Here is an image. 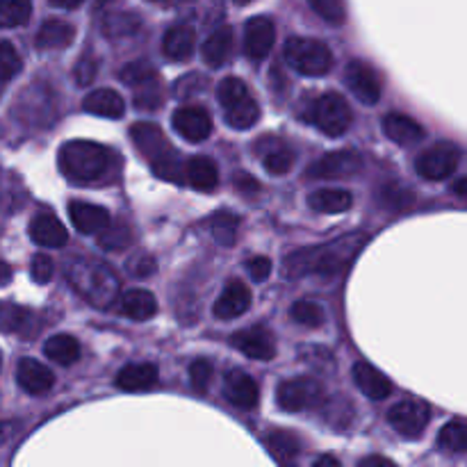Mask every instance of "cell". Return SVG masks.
I'll return each mask as SVG.
<instances>
[{
  "label": "cell",
  "instance_id": "25",
  "mask_svg": "<svg viewBox=\"0 0 467 467\" xmlns=\"http://www.w3.org/2000/svg\"><path fill=\"white\" fill-rule=\"evenodd\" d=\"M73 39H76V27L71 23L62 18H48L41 23L35 44L39 50H64L73 44Z\"/></svg>",
  "mask_w": 467,
  "mask_h": 467
},
{
  "label": "cell",
  "instance_id": "10",
  "mask_svg": "<svg viewBox=\"0 0 467 467\" xmlns=\"http://www.w3.org/2000/svg\"><path fill=\"white\" fill-rule=\"evenodd\" d=\"M429 420H431V410L424 401L420 400H404L400 404H395L388 413V422L392 424L397 433L401 438H409V441H418L420 436L427 429Z\"/></svg>",
  "mask_w": 467,
  "mask_h": 467
},
{
  "label": "cell",
  "instance_id": "8",
  "mask_svg": "<svg viewBox=\"0 0 467 467\" xmlns=\"http://www.w3.org/2000/svg\"><path fill=\"white\" fill-rule=\"evenodd\" d=\"M276 401L283 410L299 413V410L319 409L327 401V392H324L319 381L310 377H301L281 383L276 390Z\"/></svg>",
  "mask_w": 467,
  "mask_h": 467
},
{
  "label": "cell",
  "instance_id": "52",
  "mask_svg": "<svg viewBox=\"0 0 467 467\" xmlns=\"http://www.w3.org/2000/svg\"><path fill=\"white\" fill-rule=\"evenodd\" d=\"M82 3H85V0H50V5L59 9H76L80 7Z\"/></svg>",
  "mask_w": 467,
  "mask_h": 467
},
{
  "label": "cell",
  "instance_id": "15",
  "mask_svg": "<svg viewBox=\"0 0 467 467\" xmlns=\"http://www.w3.org/2000/svg\"><path fill=\"white\" fill-rule=\"evenodd\" d=\"M173 128L190 144H201L213 135V119L203 108H181L173 112Z\"/></svg>",
  "mask_w": 467,
  "mask_h": 467
},
{
  "label": "cell",
  "instance_id": "3",
  "mask_svg": "<svg viewBox=\"0 0 467 467\" xmlns=\"http://www.w3.org/2000/svg\"><path fill=\"white\" fill-rule=\"evenodd\" d=\"M68 283L73 290L89 301L96 308H108L117 301L121 283H119L117 272L109 265L100 263L96 258H78L68 265L67 269Z\"/></svg>",
  "mask_w": 467,
  "mask_h": 467
},
{
  "label": "cell",
  "instance_id": "19",
  "mask_svg": "<svg viewBox=\"0 0 467 467\" xmlns=\"http://www.w3.org/2000/svg\"><path fill=\"white\" fill-rule=\"evenodd\" d=\"M251 308V290L242 281H231L223 287L222 296L214 304V317L219 319H235L242 317Z\"/></svg>",
  "mask_w": 467,
  "mask_h": 467
},
{
  "label": "cell",
  "instance_id": "17",
  "mask_svg": "<svg viewBox=\"0 0 467 467\" xmlns=\"http://www.w3.org/2000/svg\"><path fill=\"white\" fill-rule=\"evenodd\" d=\"M68 217H71L76 231H80L82 235H99L112 222L108 210L94 203H85V201H71L68 203Z\"/></svg>",
  "mask_w": 467,
  "mask_h": 467
},
{
  "label": "cell",
  "instance_id": "39",
  "mask_svg": "<svg viewBox=\"0 0 467 467\" xmlns=\"http://www.w3.org/2000/svg\"><path fill=\"white\" fill-rule=\"evenodd\" d=\"M32 322V313L26 308H16V306H7L0 308V328L7 333H18V336H30L27 327Z\"/></svg>",
  "mask_w": 467,
  "mask_h": 467
},
{
  "label": "cell",
  "instance_id": "50",
  "mask_svg": "<svg viewBox=\"0 0 467 467\" xmlns=\"http://www.w3.org/2000/svg\"><path fill=\"white\" fill-rule=\"evenodd\" d=\"M14 431H16L14 422H0V445H5L14 436Z\"/></svg>",
  "mask_w": 467,
  "mask_h": 467
},
{
  "label": "cell",
  "instance_id": "11",
  "mask_svg": "<svg viewBox=\"0 0 467 467\" xmlns=\"http://www.w3.org/2000/svg\"><path fill=\"white\" fill-rule=\"evenodd\" d=\"M347 85L354 91L356 99L365 105H377L383 96V80L372 64L363 59H351L347 67Z\"/></svg>",
  "mask_w": 467,
  "mask_h": 467
},
{
  "label": "cell",
  "instance_id": "33",
  "mask_svg": "<svg viewBox=\"0 0 467 467\" xmlns=\"http://www.w3.org/2000/svg\"><path fill=\"white\" fill-rule=\"evenodd\" d=\"M44 354L57 365H73L80 360V345H78V340L73 336L59 333V336H53L50 340H46Z\"/></svg>",
  "mask_w": 467,
  "mask_h": 467
},
{
  "label": "cell",
  "instance_id": "49",
  "mask_svg": "<svg viewBox=\"0 0 467 467\" xmlns=\"http://www.w3.org/2000/svg\"><path fill=\"white\" fill-rule=\"evenodd\" d=\"M233 185H235L237 190H240L242 194H244V196L255 194V192L260 190L258 181H255L254 176H249V173H246V171H240V173H237V176L233 178Z\"/></svg>",
  "mask_w": 467,
  "mask_h": 467
},
{
  "label": "cell",
  "instance_id": "37",
  "mask_svg": "<svg viewBox=\"0 0 467 467\" xmlns=\"http://www.w3.org/2000/svg\"><path fill=\"white\" fill-rule=\"evenodd\" d=\"M30 16L32 0H0V27H21Z\"/></svg>",
  "mask_w": 467,
  "mask_h": 467
},
{
  "label": "cell",
  "instance_id": "48",
  "mask_svg": "<svg viewBox=\"0 0 467 467\" xmlns=\"http://www.w3.org/2000/svg\"><path fill=\"white\" fill-rule=\"evenodd\" d=\"M246 272L254 278V283L267 281L269 274H272V260L265 258V255H254L251 260H246Z\"/></svg>",
  "mask_w": 467,
  "mask_h": 467
},
{
  "label": "cell",
  "instance_id": "34",
  "mask_svg": "<svg viewBox=\"0 0 467 467\" xmlns=\"http://www.w3.org/2000/svg\"><path fill=\"white\" fill-rule=\"evenodd\" d=\"M99 246L105 251H123L132 244L135 235H132V228L126 222H109L108 228L99 233Z\"/></svg>",
  "mask_w": 467,
  "mask_h": 467
},
{
  "label": "cell",
  "instance_id": "28",
  "mask_svg": "<svg viewBox=\"0 0 467 467\" xmlns=\"http://www.w3.org/2000/svg\"><path fill=\"white\" fill-rule=\"evenodd\" d=\"M185 181L199 192H213L219 185V169L205 155L190 158L185 164Z\"/></svg>",
  "mask_w": 467,
  "mask_h": 467
},
{
  "label": "cell",
  "instance_id": "7",
  "mask_svg": "<svg viewBox=\"0 0 467 467\" xmlns=\"http://www.w3.org/2000/svg\"><path fill=\"white\" fill-rule=\"evenodd\" d=\"M119 78L132 87L137 109L153 112V109L160 108V103H162V82H160L158 71L149 62L126 64L119 71Z\"/></svg>",
  "mask_w": 467,
  "mask_h": 467
},
{
  "label": "cell",
  "instance_id": "22",
  "mask_svg": "<svg viewBox=\"0 0 467 467\" xmlns=\"http://www.w3.org/2000/svg\"><path fill=\"white\" fill-rule=\"evenodd\" d=\"M196 50V32L192 26H173L169 27L167 35L162 39V53L164 57L171 59V62H185L194 55Z\"/></svg>",
  "mask_w": 467,
  "mask_h": 467
},
{
  "label": "cell",
  "instance_id": "18",
  "mask_svg": "<svg viewBox=\"0 0 467 467\" xmlns=\"http://www.w3.org/2000/svg\"><path fill=\"white\" fill-rule=\"evenodd\" d=\"M260 160H263V167L267 169L272 176H285L290 173V169L295 167V153H292L290 146L283 144L276 137H263L255 146Z\"/></svg>",
  "mask_w": 467,
  "mask_h": 467
},
{
  "label": "cell",
  "instance_id": "4",
  "mask_svg": "<svg viewBox=\"0 0 467 467\" xmlns=\"http://www.w3.org/2000/svg\"><path fill=\"white\" fill-rule=\"evenodd\" d=\"M130 137L137 150L150 164L155 176L164 178L169 182H181L185 178V167L181 162V155H178V150L173 149L171 141L167 140V135L158 126L144 121L135 123L130 128Z\"/></svg>",
  "mask_w": 467,
  "mask_h": 467
},
{
  "label": "cell",
  "instance_id": "46",
  "mask_svg": "<svg viewBox=\"0 0 467 467\" xmlns=\"http://www.w3.org/2000/svg\"><path fill=\"white\" fill-rule=\"evenodd\" d=\"M96 71H99V62H96L94 55H82L76 64V71H73L78 87H89L94 82Z\"/></svg>",
  "mask_w": 467,
  "mask_h": 467
},
{
  "label": "cell",
  "instance_id": "24",
  "mask_svg": "<svg viewBox=\"0 0 467 467\" xmlns=\"http://www.w3.org/2000/svg\"><path fill=\"white\" fill-rule=\"evenodd\" d=\"M354 383L360 392L369 397L374 401H381L386 397H390L392 392V383L390 379L386 377L383 372H379L374 365L369 363H356L354 365Z\"/></svg>",
  "mask_w": 467,
  "mask_h": 467
},
{
  "label": "cell",
  "instance_id": "44",
  "mask_svg": "<svg viewBox=\"0 0 467 467\" xmlns=\"http://www.w3.org/2000/svg\"><path fill=\"white\" fill-rule=\"evenodd\" d=\"M213 374H214V368H213V363H210V360H205V358L194 360V363H192V368H190L192 388H194V390H199V392H205V390H208L210 381H213Z\"/></svg>",
  "mask_w": 467,
  "mask_h": 467
},
{
  "label": "cell",
  "instance_id": "51",
  "mask_svg": "<svg viewBox=\"0 0 467 467\" xmlns=\"http://www.w3.org/2000/svg\"><path fill=\"white\" fill-rule=\"evenodd\" d=\"M360 465H395L390 459H386V456H365L363 461H360Z\"/></svg>",
  "mask_w": 467,
  "mask_h": 467
},
{
  "label": "cell",
  "instance_id": "47",
  "mask_svg": "<svg viewBox=\"0 0 467 467\" xmlns=\"http://www.w3.org/2000/svg\"><path fill=\"white\" fill-rule=\"evenodd\" d=\"M53 272H55V263L46 254H36L35 258H32L30 276H32V281H35V283H39V285H46V283L53 278Z\"/></svg>",
  "mask_w": 467,
  "mask_h": 467
},
{
  "label": "cell",
  "instance_id": "2",
  "mask_svg": "<svg viewBox=\"0 0 467 467\" xmlns=\"http://www.w3.org/2000/svg\"><path fill=\"white\" fill-rule=\"evenodd\" d=\"M114 153L103 144H96L89 140H73L59 149L57 164L73 185H94L105 181L112 173Z\"/></svg>",
  "mask_w": 467,
  "mask_h": 467
},
{
  "label": "cell",
  "instance_id": "20",
  "mask_svg": "<svg viewBox=\"0 0 467 467\" xmlns=\"http://www.w3.org/2000/svg\"><path fill=\"white\" fill-rule=\"evenodd\" d=\"M16 381L30 395H46L55 386V377L44 363L35 358H21L16 368Z\"/></svg>",
  "mask_w": 467,
  "mask_h": 467
},
{
  "label": "cell",
  "instance_id": "36",
  "mask_svg": "<svg viewBox=\"0 0 467 467\" xmlns=\"http://www.w3.org/2000/svg\"><path fill=\"white\" fill-rule=\"evenodd\" d=\"M438 447L445 454H467V424L450 422L438 433Z\"/></svg>",
  "mask_w": 467,
  "mask_h": 467
},
{
  "label": "cell",
  "instance_id": "40",
  "mask_svg": "<svg viewBox=\"0 0 467 467\" xmlns=\"http://www.w3.org/2000/svg\"><path fill=\"white\" fill-rule=\"evenodd\" d=\"M290 315L296 324H301V327L306 328H319L327 322V313H324L322 306L315 304V301H296V304L292 306Z\"/></svg>",
  "mask_w": 467,
  "mask_h": 467
},
{
  "label": "cell",
  "instance_id": "58",
  "mask_svg": "<svg viewBox=\"0 0 467 467\" xmlns=\"http://www.w3.org/2000/svg\"><path fill=\"white\" fill-rule=\"evenodd\" d=\"M150 3H164V0H150Z\"/></svg>",
  "mask_w": 467,
  "mask_h": 467
},
{
  "label": "cell",
  "instance_id": "45",
  "mask_svg": "<svg viewBox=\"0 0 467 467\" xmlns=\"http://www.w3.org/2000/svg\"><path fill=\"white\" fill-rule=\"evenodd\" d=\"M155 269H158L155 258L150 254H146V251H137V254H132L130 260H128V272L135 278L153 276Z\"/></svg>",
  "mask_w": 467,
  "mask_h": 467
},
{
  "label": "cell",
  "instance_id": "54",
  "mask_svg": "<svg viewBox=\"0 0 467 467\" xmlns=\"http://www.w3.org/2000/svg\"><path fill=\"white\" fill-rule=\"evenodd\" d=\"M451 190H454V194H459L461 199L467 201V178H461V181H456Z\"/></svg>",
  "mask_w": 467,
  "mask_h": 467
},
{
  "label": "cell",
  "instance_id": "57",
  "mask_svg": "<svg viewBox=\"0 0 467 467\" xmlns=\"http://www.w3.org/2000/svg\"><path fill=\"white\" fill-rule=\"evenodd\" d=\"M235 3H237V5H249L251 0H235Z\"/></svg>",
  "mask_w": 467,
  "mask_h": 467
},
{
  "label": "cell",
  "instance_id": "56",
  "mask_svg": "<svg viewBox=\"0 0 467 467\" xmlns=\"http://www.w3.org/2000/svg\"><path fill=\"white\" fill-rule=\"evenodd\" d=\"M5 85H7V82L0 80V99H3V94H5Z\"/></svg>",
  "mask_w": 467,
  "mask_h": 467
},
{
  "label": "cell",
  "instance_id": "23",
  "mask_svg": "<svg viewBox=\"0 0 467 467\" xmlns=\"http://www.w3.org/2000/svg\"><path fill=\"white\" fill-rule=\"evenodd\" d=\"M383 132L388 135V140H392L400 146H413L427 137L424 128L415 119L397 112H390L383 117Z\"/></svg>",
  "mask_w": 467,
  "mask_h": 467
},
{
  "label": "cell",
  "instance_id": "38",
  "mask_svg": "<svg viewBox=\"0 0 467 467\" xmlns=\"http://www.w3.org/2000/svg\"><path fill=\"white\" fill-rule=\"evenodd\" d=\"M210 228H213V237L217 244L233 246L237 240V228H240V219L231 213H217L210 219Z\"/></svg>",
  "mask_w": 467,
  "mask_h": 467
},
{
  "label": "cell",
  "instance_id": "12",
  "mask_svg": "<svg viewBox=\"0 0 467 467\" xmlns=\"http://www.w3.org/2000/svg\"><path fill=\"white\" fill-rule=\"evenodd\" d=\"M360 171H363V160L356 150H336L317 160L306 171V176L315 181H337V178H354Z\"/></svg>",
  "mask_w": 467,
  "mask_h": 467
},
{
  "label": "cell",
  "instance_id": "55",
  "mask_svg": "<svg viewBox=\"0 0 467 467\" xmlns=\"http://www.w3.org/2000/svg\"><path fill=\"white\" fill-rule=\"evenodd\" d=\"M315 465H340V461L333 459V456H319L317 461H315Z\"/></svg>",
  "mask_w": 467,
  "mask_h": 467
},
{
  "label": "cell",
  "instance_id": "31",
  "mask_svg": "<svg viewBox=\"0 0 467 467\" xmlns=\"http://www.w3.org/2000/svg\"><path fill=\"white\" fill-rule=\"evenodd\" d=\"M308 205L315 213L340 214L354 205V196L347 190H317L308 196Z\"/></svg>",
  "mask_w": 467,
  "mask_h": 467
},
{
  "label": "cell",
  "instance_id": "29",
  "mask_svg": "<svg viewBox=\"0 0 467 467\" xmlns=\"http://www.w3.org/2000/svg\"><path fill=\"white\" fill-rule=\"evenodd\" d=\"M203 59L208 67L213 68H219L223 67V64L231 59V53H233V30L228 26H222L217 27V30L213 32V35L205 39L203 44Z\"/></svg>",
  "mask_w": 467,
  "mask_h": 467
},
{
  "label": "cell",
  "instance_id": "59",
  "mask_svg": "<svg viewBox=\"0 0 467 467\" xmlns=\"http://www.w3.org/2000/svg\"><path fill=\"white\" fill-rule=\"evenodd\" d=\"M0 368H3V358H0Z\"/></svg>",
  "mask_w": 467,
  "mask_h": 467
},
{
  "label": "cell",
  "instance_id": "53",
  "mask_svg": "<svg viewBox=\"0 0 467 467\" xmlns=\"http://www.w3.org/2000/svg\"><path fill=\"white\" fill-rule=\"evenodd\" d=\"M9 281H12V267L0 260V285H7Z\"/></svg>",
  "mask_w": 467,
  "mask_h": 467
},
{
  "label": "cell",
  "instance_id": "43",
  "mask_svg": "<svg viewBox=\"0 0 467 467\" xmlns=\"http://www.w3.org/2000/svg\"><path fill=\"white\" fill-rule=\"evenodd\" d=\"M21 73V57L9 41H0V80L9 82Z\"/></svg>",
  "mask_w": 467,
  "mask_h": 467
},
{
  "label": "cell",
  "instance_id": "35",
  "mask_svg": "<svg viewBox=\"0 0 467 467\" xmlns=\"http://www.w3.org/2000/svg\"><path fill=\"white\" fill-rule=\"evenodd\" d=\"M265 442H267V450L272 451V456L278 461V463L295 461L296 454L301 451L299 438L290 431H272Z\"/></svg>",
  "mask_w": 467,
  "mask_h": 467
},
{
  "label": "cell",
  "instance_id": "27",
  "mask_svg": "<svg viewBox=\"0 0 467 467\" xmlns=\"http://www.w3.org/2000/svg\"><path fill=\"white\" fill-rule=\"evenodd\" d=\"M158 377L160 372L153 363H132L117 374V388L126 392L149 390L158 383Z\"/></svg>",
  "mask_w": 467,
  "mask_h": 467
},
{
  "label": "cell",
  "instance_id": "9",
  "mask_svg": "<svg viewBox=\"0 0 467 467\" xmlns=\"http://www.w3.org/2000/svg\"><path fill=\"white\" fill-rule=\"evenodd\" d=\"M461 162V150L450 141H441V144L429 146L422 150L415 162V171L424 178V181H445V178L454 176Z\"/></svg>",
  "mask_w": 467,
  "mask_h": 467
},
{
  "label": "cell",
  "instance_id": "21",
  "mask_svg": "<svg viewBox=\"0 0 467 467\" xmlns=\"http://www.w3.org/2000/svg\"><path fill=\"white\" fill-rule=\"evenodd\" d=\"M30 237L35 244L46 246V249H62L68 242L67 228H64L62 222L50 213H39L32 219Z\"/></svg>",
  "mask_w": 467,
  "mask_h": 467
},
{
  "label": "cell",
  "instance_id": "6",
  "mask_svg": "<svg viewBox=\"0 0 467 467\" xmlns=\"http://www.w3.org/2000/svg\"><path fill=\"white\" fill-rule=\"evenodd\" d=\"M310 123H313L317 130H322L328 137H340L354 123V112H351V105L342 99L340 94L331 91V94H324L315 100V105L308 112Z\"/></svg>",
  "mask_w": 467,
  "mask_h": 467
},
{
  "label": "cell",
  "instance_id": "30",
  "mask_svg": "<svg viewBox=\"0 0 467 467\" xmlns=\"http://www.w3.org/2000/svg\"><path fill=\"white\" fill-rule=\"evenodd\" d=\"M119 310L135 322H146L158 313V301L146 290H130L119 301Z\"/></svg>",
  "mask_w": 467,
  "mask_h": 467
},
{
  "label": "cell",
  "instance_id": "16",
  "mask_svg": "<svg viewBox=\"0 0 467 467\" xmlns=\"http://www.w3.org/2000/svg\"><path fill=\"white\" fill-rule=\"evenodd\" d=\"M223 395L237 409H254L260 400L258 383L254 381L251 374H246L244 369H231L223 379Z\"/></svg>",
  "mask_w": 467,
  "mask_h": 467
},
{
  "label": "cell",
  "instance_id": "1",
  "mask_svg": "<svg viewBox=\"0 0 467 467\" xmlns=\"http://www.w3.org/2000/svg\"><path fill=\"white\" fill-rule=\"evenodd\" d=\"M368 242L369 235H365V233H349V235L336 237V240L327 242V244L295 251V254L285 260V276H342Z\"/></svg>",
  "mask_w": 467,
  "mask_h": 467
},
{
  "label": "cell",
  "instance_id": "13",
  "mask_svg": "<svg viewBox=\"0 0 467 467\" xmlns=\"http://www.w3.org/2000/svg\"><path fill=\"white\" fill-rule=\"evenodd\" d=\"M276 41V26L269 16H255L246 21L244 27V53L254 62H263L274 48Z\"/></svg>",
  "mask_w": 467,
  "mask_h": 467
},
{
  "label": "cell",
  "instance_id": "5",
  "mask_svg": "<svg viewBox=\"0 0 467 467\" xmlns=\"http://www.w3.org/2000/svg\"><path fill=\"white\" fill-rule=\"evenodd\" d=\"M285 59L296 73L308 78H319L331 73L333 53L324 41L306 39V36H292L285 44Z\"/></svg>",
  "mask_w": 467,
  "mask_h": 467
},
{
  "label": "cell",
  "instance_id": "32",
  "mask_svg": "<svg viewBox=\"0 0 467 467\" xmlns=\"http://www.w3.org/2000/svg\"><path fill=\"white\" fill-rule=\"evenodd\" d=\"M223 117H226L228 126L235 128V130H249V128H254L258 123L260 105L254 96L246 94L237 103L223 108Z\"/></svg>",
  "mask_w": 467,
  "mask_h": 467
},
{
  "label": "cell",
  "instance_id": "26",
  "mask_svg": "<svg viewBox=\"0 0 467 467\" xmlns=\"http://www.w3.org/2000/svg\"><path fill=\"white\" fill-rule=\"evenodd\" d=\"M82 108H85V112L96 114V117L121 119L126 114V100L114 89H94L85 96Z\"/></svg>",
  "mask_w": 467,
  "mask_h": 467
},
{
  "label": "cell",
  "instance_id": "41",
  "mask_svg": "<svg viewBox=\"0 0 467 467\" xmlns=\"http://www.w3.org/2000/svg\"><path fill=\"white\" fill-rule=\"evenodd\" d=\"M185 12L192 21L213 23L214 18L222 16L223 3L222 0H185Z\"/></svg>",
  "mask_w": 467,
  "mask_h": 467
},
{
  "label": "cell",
  "instance_id": "14",
  "mask_svg": "<svg viewBox=\"0 0 467 467\" xmlns=\"http://www.w3.org/2000/svg\"><path fill=\"white\" fill-rule=\"evenodd\" d=\"M233 347L237 351L254 360H272L276 356V340H274L272 331L265 327H249L237 331L231 337Z\"/></svg>",
  "mask_w": 467,
  "mask_h": 467
},
{
  "label": "cell",
  "instance_id": "42",
  "mask_svg": "<svg viewBox=\"0 0 467 467\" xmlns=\"http://www.w3.org/2000/svg\"><path fill=\"white\" fill-rule=\"evenodd\" d=\"M308 5L319 18H324L331 26H342L347 21L345 0H308Z\"/></svg>",
  "mask_w": 467,
  "mask_h": 467
}]
</instances>
